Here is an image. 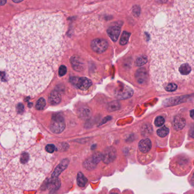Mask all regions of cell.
Masks as SVG:
<instances>
[{
    "mask_svg": "<svg viewBox=\"0 0 194 194\" xmlns=\"http://www.w3.org/2000/svg\"><path fill=\"white\" fill-rule=\"evenodd\" d=\"M117 194V193H112V194Z\"/></svg>",
    "mask_w": 194,
    "mask_h": 194,
    "instance_id": "1f68e13d",
    "label": "cell"
},
{
    "mask_svg": "<svg viewBox=\"0 0 194 194\" xmlns=\"http://www.w3.org/2000/svg\"><path fill=\"white\" fill-rule=\"evenodd\" d=\"M69 164V161L68 160H64L61 162V164L57 166L55 168V171L52 175L53 178H57L58 175L61 174L62 171L65 170Z\"/></svg>",
    "mask_w": 194,
    "mask_h": 194,
    "instance_id": "30bf717a",
    "label": "cell"
},
{
    "mask_svg": "<svg viewBox=\"0 0 194 194\" xmlns=\"http://www.w3.org/2000/svg\"><path fill=\"white\" fill-rule=\"evenodd\" d=\"M146 28L156 84L162 86L176 80L183 71L194 73V8L175 3L162 9Z\"/></svg>",
    "mask_w": 194,
    "mask_h": 194,
    "instance_id": "7a4b0ae2",
    "label": "cell"
},
{
    "mask_svg": "<svg viewBox=\"0 0 194 194\" xmlns=\"http://www.w3.org/2000/svg\"><path fill=\"white\" fill-rule=\"evenodd\" d=\"M6 2V1L5 0H1L0 2V4H1V5H4Z\"/></svg>",
    "mask_w": 194,
    "mask_h": 194,
    "instance_id": "f1b7e54d",
    "label": "cell"
},
{
    "mask_svg": "<svg viewBox=\"0 0 194 194\" xmlns=\"http://www.w3.org/2000/svg\"><path fill=\"white\" fill-rule=\"evenodd\" d=\"M136 77L138 83H144L146 78H147V73L146 70L144 69H141L137 71L136 73Z\"/></svg>",
    "mask_w": 194,
    "mask_h": 194,
    "instance_id": "5bb4252c",
    "label": "cell"
},
{
    "mask_svg": "<svg viewBox=\"0 0 194 194\" xmlns=\"http://www.w3.org/2000/svg\"><path fill=\"white\" fill-rule=\"evenodd\" d=\"M84 167L88 170H92L95 168L97 165V164L94 162L92 158H88L84 162Z\"/></svg>",
    "mask_w": 194,
    "mask_h": 194,
    "instance_id": "2e32d148",
    "label": "cell"
},
{
    "mask_svg": "<svg viewBox=\"0 0 194 194\" xmlns=\"http://www.w3.org/2000/svg\"><path fill=\"white\" fill-rule=\"evenodd\" d=\"M130 35V34L129 33L126 32V31H124L122 34L121 39H120V45H126L129 41Z\"/></svg>",
    "mask_w": 194,
    "mask_h": 194,
    "instance_id": "ac0fdd59",
    "label": "cell"
},
{
    "mask_svg": "<svg viewBox=\"0 0 194 194\" xmlns=\"http://www.w3.org/2000/svg\"><path fill=\"white\" fill-rule=\"evenodd\" d=\"M46 106V100L43 97L38 99L37 102L36 103L35 108L38 110H42Z\"/></svg>",
    "mask_w": 194,
    "mask_h": 194,
    "instance_id": "d6986e66",
    "label": "cell"
},
{
    "mask_svg": "<svg viewBox=\"0 0 194 194\" xmlns=\"http://www.w3.org/2000/svg\"><path fill=\"white\" fill-rule=\"evenodd\" d=\"M65 33L63 17L51 12L23 13L1 27V69L13 91L34 97L47 87L65 52Z\"/></svg>",
    "mask_w": 194,
    "mask_h": 194,
    "instance_id": "6da1fadb",
    "label": "cell"
},
{
    "mask_svg": "<svg viewBox=\"0 0 194 194\" xmlns=\"http://www.w3.org/2000/svg\"><path fill=\"white\" fill-rule=\"evenodd\" d=\"M92 49L97 53H103L108 47L107 40L101 38H96L91 42Z\"/></svg>",
    "mask_w": 194,
    "mask_h": 194,
    "instance_id": "5b68a950",
    "label": "cell"
},
{
    "mask_svg": "<svg viewBox=\"0 0 194 194\" xmlns=\"http://www.w3.org/2000/svg\"><path fill=\"white\" fill-rule=\"evenodd\" d=\"M67 67L65 65H61L59 68V75L61 77L65 75V73H67Z\"/></svg>",
    "mask_w": 194,
    "mask_h": 194,
    "instance_id": "d4e9b609",
    "label": "cell"
},
{
    "mask_svg": "<svg viewBox=\"0 0 194 194\" xmlns=\"http://www.w3.org/2000/svg\"><path fill=\"white\" fill-rule=\"evenodd\" d=\"M13 1L14 2H15V3H19V2H21L22 1H15V0H13Z\"/></svg>",
    "mask_w": 194,
    "mask_h": 194,
    "instance_id": "4dcf8cb0",
    "label": "cell"
},
{
    "mask_svg": "<svg viewBox=\"0 0 194 194\" xmlns=\"http://www.w3.org/2000/svg\"><path fill=\"white\" fill-rule=\"evenodd\" d=\"M186 125V120L180 116H176L174 121V127L175 129L180 130Z\"/></svg>",
    "mask_w": 194,
    "mask_h": 194,
    "instance_id": "7c38bea8",
    "label": "cell"
},
{
    "mask_svg": "<svg viewBox=\"0 0 194 194\" xmlns=\"http://www.w3.org/2000/svg\"><path fill=\"white\" fill-rule=\"evenodd\" d=\"M61 96L59 92L53 91L49 97V103L51 105H57L61 102Z\"/></svg>",
    "mask_w": 194,
    "mask_h": 194,
    "instance_id": "8fae6325",
    "label": "cell"
},
{
    "mask_svg": "<svg viewBox=\"0 0 194 194\" xmlns=\"http://www.w3.org/2000/svg\"><path fill=\"white\" fill-rule=\"evenodd\" d=\"M168 133H169V129L168 128L166 127V126H164V127L160 128L156 132V133L158 134V136L160 137H166Z\"/></svg>",
    "mask_w": 194,
    "mask_h": 194,
    "instance_id": "ffe728a7",
    "label": "cell"
},
{
    "mask_svg": "<svg viewBox=\"0 0 194 194\" xmlns=\"http://www.w3.org/2000/svg\"><path fill=\"white\" fill-rule=\"evenodd\" d=\"M65 128V120L60 114H53L51 118L50 129L55 133H61Z\"/></svg>",
    "mask_w": 194,
    "mask_h": 194,
    "instance_id": "3957f363",
    "label": "cell"
},
{
    "mask_svg": "<svg viewBox=\"0 0 194 194\" xmlns=\"http://www.w3.org/2000/svg\"><path fill=\"white\" fill-rule=\"evenodd\" d=\"M190 134L191 136L194 138V126H193L190 131Z\"/></svg>",
    "mask_w": 194,
    "mask_h": 194,
    "instance_id": "4316f807",
    "label": "cell"
},
{
    "mask_svg": "<svg viewBox=\"0 0 194 194\" xmlns=\"http://www.w3.org/2000/svg\"><path fill=\"white\" fill-rule=\"evenodd\" d=\"M120 31H121V29L120 27L114 26L110 27L108 29L107 34L113 42H116L120 34Z\"/></svg>",
    "mask_w": 194,
    "mask_h": 194,
    "instance_id": "ba28073f",
    "label": "cell"
},
{
    "mask_svg": "<svg viewBox=\"0 0 194 194\" xmlns=\"http://www.w3.org/2000/svg\"><path fill=\"white\" fill-rule=\"evenodd\" d=\"M116 156V150L113 147H109L105 149L103 154V162L105 164H109L114 160Z\"/></svg>",
    "mask_w": 194,
    "mask_h": 194,
    "instance_id": "8992f818",
    "label": "cell"
},
{
    "mask_svg": "<svg viewBox=\"0 0 194 194\" xmlns=\"http://www.w3.org/2000/svg\"><path fill=\"white\" fill-rule=\"evenodd\" d=\"M191 183L194 185V175H192V178H191Z\"/></svg>",
    "mask_w": 194,
    "mask_h": 194,
    "instance_id": "f546056e",
    "label": "cell"
},
{
    "mask_svg": "<svg viewBox=\"0 0 194 194\" xmlns=\"http://www.w3.org/2000/svg\"><path fill=\"white\" fill-rule=\"evenodd\" d=\"M71 63L73 68L77 71H81L84 69V65L80 62L76 57H72L71 59Z\"/></svg>",
    "mask_w": 194,
    "mask_h": 194,
    "instance_id": "4fadbf2b",
    "label": "cell"
},
{
    "mask_svg": "<svg viewBox=\"0 0 194 194\" xmlns=\"http://www.w3.org/2000/svg\"><path fill=\"white\" fill-rule=\"evenodd\" d=\"M91 158L92 160L94 161V162L97 164L101 160H103V154L99 152H96L92 156Z\"/></svg>",
    "mask_w": 194,
    "mask_h": 194,
    "instance_id": "44dd1931",
    "label": "cell"
},
{
    "mask_svg": "<svg viewBox=\"0 0 194 194\" xmlns=\"http://www.w3.org/2000/svg\"><path fill=\"white\" fill-rule=\"evenodd\" d=\"M148 61V58L146 56H141L137 58L136 60V65L138 66H141L142 65H145Z\"/></svg>",
    "mask_w": 194,
    "mask_h": 194,
    "instance_id": "7402d4cb",
    "label": "cell"
},
{
    "mask_svg": "<svg viewBox=\"0 0 194 194\" xmlns=\"http://www.w3.org/2000/svg\"><path fill=\"white\" fill-rule=\"evenodd\" d=\"M190 116L192 118L194 119V110H191L190 112Z\"/></svg>",
    "mask_w": 194,
    "mask_h": 194,
    "instance_id": "83f0119b",
    "label": "cell"
},
{
    "mask_svg": "<svg viewBox=\"0 0 194 194\" xmlns=\"http://www.w3.org/2000/svg\"><path fill=\"white\" fill-rule=\"evenodd\" d=\"M120 108V104L118 101H113L109 103L108 105V109L110 112L118 110Z\"/></svg>",
    "mask_w": 194,
    "mask_h": 194,
    "instance_id": "e0dca14e",
    "label": "cell"
},
{
    "mask_svg": "<svg viewBox=\"0 0 194 194\" xmlns=\"http://www.w3.org/2000/svg\"><path fill=\"white\" fill-rule=\"evenodd\" d=\"M177 89V85L174 83H170L166 85L165 89L168 92L175 91Z\"/></svg>",
    "mask_w": 194,
    "mask_h": 194,
    "instance_id": "603a6c76",
    "label": "cell"
},
{
    "mask_svg": "<svg viewBox=\"0 0 194 194\" xmlns=\"http://www.w3.org/2000/svg\"><path fill=\"white\" fill-rule=\"evenodd\" d=\"M72 84L80 90H87L92 85L91 80L85 77H73L70 79Z\"/></svg>",
    "mask_w": 194,
    "mask_h": 194,
    "instance_id": "277c9868",
    "label": "cell"
},
{
    "mask_svg": "<svg viewBox=\"0 0 194 194\" xmlns=\"http://www.w3.org/2000/svg\"><path fill=\"white\" fill-rule=\"evenodd\" d=\"M87 183V179L85 178L84 174L79 172L77 176V183L80 187H84Z\"/></svg>",
    "mask_w": 194,
    "mask_h": 194,
    "instance_id": "9a60e30c",
    "label": "cell"
},
{
    "mask_svg": "<svg viewBox=\"0 0 194 194\" xmlns=\"http://www.w3.org/2000/svg\"><path fill=\"white\" fill-rule=\"evenodd\" d=\"M55 150V147L53 144H49L46 146V150L47 152L49 153H53Z\"/></svg>",
    "mask_w": 194,
    "mask_h": 194,
    "instance_id": "484cf974",
    "label": "cell"
},
{
    "mask_svg": "<svg viewBox=\"0 0 194 194\" xmlns=\"http://www.w3.org/2000/svg\"><path fill=\"white\" fill-rule=\"evenodd\" d=\"M152 146V142L150 139L146 138L142 140L138 144L139 150L142 152H148L151 150Z\"/></svg>",
    "mask_w": 194,
    "mask_h": 194,
    "instance_id": "9c48e42d",
    "label": "cell"
},
{
    "mask_svg": "<svg viewBox=\"0 0 194 194\" xmlns=\"http://www.w3.org/2000/svg\"><path fill=\"white\" fill-rule=\"evenodd\" d=\"M133 90L130 88L125 86L116 92V96L120 99H127L133 95Z\"/></svg>",
    "mask_w": 194,
    "mask_h": 194,
    "instance_id": "52a82bcc",
    "label": "cell"
},
{
    "mask_svg": "<svg viewBox=\"0 0 194 194\" xmlns=\"http://www.w3.org/2000/svg\"><path fill=\"white\" fill-rule=\"evenodd\" d=\"M164 122H165V120L163 117L158 116L156 117L155 120V125L156 126H161L164 125Z\"/></svg>",
    "mask_w": 194,
    "mask_h": 194,
    "instance_id": "cb8c5ba5",
    "label": "cell"
}]
</instances>
